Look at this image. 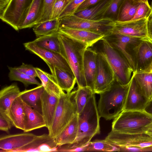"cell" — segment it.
<instances>
[{
	"label": "cell",
	"instance_id": "d4e9b609",
	"mask_svg": "<svg viewBox=\"0 0 152 152\" xmlns=\"http://www.w3.org/2000/svg\"><path fill=\"white\" fill-rule=\"evenodd\" d=\"M78 132V115L77 114L55 138L58 145L73 143L76 140Z\"/></svg>",
	"mask_w": 152,
	"mask_h": 152
},
{
	"label": "cell",
	"instance_id": "bcb514c9",
	"mask_svg": "<svg viewBox=\"0 0 152 152\" xmlns=\"http://www.w3.org/2000/svg\"><path fill=\"white\" fill-rule=\"evenodd\" d=\"M10 0H0V18L2 17Z\"/></svg>",
	"mask_w": 152,
	"mask_h": 152
},
{
	"label": "cell",
	"instance_id": "4dcf8cb0",
	"mask_svg": "<svg viewBox=\"0 0 152 152\" xmlns=\"http://www.w3.org/2000/svg\"><path fill=\"white\" fill-rule=\"evenodd\" d=\"M35 69L37 77L47 92L58 96L64 93L58 86L52 75L37 67H35Z\"/></svg>",
	"mask_w": 152,
	"mask_h": 152
},
{
	"label": "cell",
	"instance_id": "836d02e7",
	"mask_svg": "<svg viewBox=\"0 0 152 152\" xmlns=\"http://www.w3.org/2000/svg\"><path fill=\"white\" fill-rule=\"evenodd\" d=\"M94 94V91L89 87L78 88L75 97L78 114L82 111L88 99Z\"/></svg>",
	"mask_w": 152,
	"mask_h": 152
},
{
	"label": "cell",
	"instance_id": "5b68a950",
	"mask_svg": "<svg viewBox=\"0 0 152 152\" xmlns=\"http://www.w3.org/2000/svg\"><path fill=\"white\" fill-rule=\"evenodd\" d=\"M152 122V115L143 110H123L115 117L112 130L128 134L144 133V129Z\"/></svg>",
	"mask_w": 152,
	"mask_h": 152
},
{
	"label": "cell",
	"instance_id": "4316f807",
	"mask_svg": "<svg viewBox=\"0 0 152 152\" xmlns=\"http://www.w3.org/2000/svg\"><path fill=\"white\" fill-rule=\"evenodd\" d=\"M45 90L41 84L33 88L21 91L19 96L23 102L42 113L39 104H41V96Z\"/></svg>",
	"mask_w": 152,
	"mask_h": 152
},
{
	"label": "cell",
	"instance_id": "d6986e66",
	"mask_svg": "<svg viewBox=\"0 0 152 152\" xmlns=\"http://www.w3.org/2000/svg\"><path fill=\"white\" fill-rule=\"evenodd\" d=\"M59 97L47 92L45 90L41 96V113L45 122L46 127L48 130L52 124Z\"/></svg>",
	"mask_w": 152,
	"mask_h": 152
},
{
	"label": "cell",
	"instance_id": "d6a6232c",
	"mask_svg": "<svg viewBox=\"0 0 152 152\" xmlns=\"http://www.w3.org/2000/svg\"><path fill=\"white\" fill-rule=\"evenodd\" d=\"M33 28L37 37L57 32L59 29L58 18L51 19L35 25Z\"/></svg>",
	"mask_w": 152,
	"mask_h": 152
},
{
	"label": "cell",
	"instance_id": "ac0fdd59",
	"mask_svg": "<svg viewBox=\"0 0 152 152\" xmlns=\"http://www.w3.org/2000/svg\"><path fill=\"white\" fill-rule=\"evenodd\" d=\"M83 69L87 86L94 91L97 74L96 52L89 47L84 52Z\"/></svg>",
	"mask_w": 152,
	"mask_h": 152
},
{
	"label": "cell",
	"instance_id": "7bdbcfd3",
	"mask_svg": "<svg viewBox=\"0 0 152 152\" xmlns=\"http://www.w3.org/2000/svg\"><path fill=\"white\" fill-rule=\"evenodd\" d=\"M13 125L11 121L4 115L0 113V129L7 133Z\"/></svg>",
	"mask_w": 152,
	"mask_h": 152
},
{
	"label": "cell",
	"instance_id": "7c38bea8",
	"mask_svg": "<svg viewBox=\"0 0 152 152\" xmlns=\"http://www.w3.org/2000/svg\"><path fill=\"white\" fill-rule=\"evenodd\" d=\"M26 49L42 59L46 63L74 74L68 62L61 54L40 48L32 42L23 44Z\"/></svg>",
	"mask_w": 152,
	"mask_h": 152
},
{
	"label": "cell",
	"instance_id": "ba28073f",
	"mask_svg": "<svg viewBox=\"0 0 152 152\" xmlns=\"http://www.w3.org/2000/svg\"><path fill=\"white\" fill-rule=\"evenodd\" d=\"M105 139L116 146H134L143 151H152V136L145 133L128 134L111 130Z\"/></svg>",
	"mask_w": 152,
	"mask_h": 152
},
{
	"label": "cell",
	"instance_id": "74e56055",
	"mask_svg": "<svg viewBox=\"0 0 152 152\" xmlns=\"http://www.w3.org/2000/svg\"><path fill=\"white\" fill-rule=\"evenodd\" d=\"M56 0H44L42 14L37 24L51 19L53 8Z\"/></svg>",
	"mask_w": 152,
	"mask_h": 152
},
{
	"label": "cell",
	"instance_id": "3957f363",
	"mask_svg": "<svg viewBox=\"0 0 152 152\" xmlns=\"http://www.w3.org/2000/svg\"><path fill=\"white\" fill-rule=\"evenodd\" d=\"M129 84L122 85L115 80L108 89L99 94L97 109L100 117L111 120L124 110Z\"/></svg>",
	"mask_w": 152,
	"mask_h": 152
},
{
	"label": "cell",
	"instance_id": "9c48e42d",
	"mask_svg": "<svg viewBox=\"0 0 152 152\" xmlns=\"http://www.w3.org/2000/svg\"><path fill=\"white\" fill-rule=\"evenodd\" d=\"M134 65V72H149L152 64V41L148 37L130 45Z\"/></svg>",
	"mask_w": 152,
	"mask_h": 152
},
{
	"label": "cell",
	"instance_id": "603a6c76",
	"mask_svg": "<svg viewBox=\"0 0 152 152\" xmlns=\"http://www.w3.org/2000/svg\"><path fill=\"white\" fill-rule=\"evenodd\" d=\"M25 113L24 132L46 127L44 118L41 113L23 101Z\"/></svg>",
	"mask_w": 152,
	"mask_h": 152
},
{
	"label": "cell",
	"instance_id": "f907efd6",
	"mask_svg": "<svg viewBox=\"0 0 152 152\" xmlns=\"http://www.w3.org/2000/svg\"><path fill=\"white\" fill-rule=\"evenodd\" d=\"M149 72H152V64L151 66V67H150V70H149Z\"/></svg>",
	"mask_w": 152,
	"mask_h": 152
},
{
	"label": "cell",
	"instance_id": "f1b7e54d",
	"mask_svg": "<svg viewBox=\"0 0 152 152\" xmlns=\"http://www.w3.org/2000/svg\"><path fill=\"white\" fill-rule=\"evenodd\" d=\"M136 83L142 93L149 101L152 99V72H133Z\"/></svg>",
	"mask_w": 152,
	"mask_h": 152
},
{
	"label": "cell",
	"instance_id": "ffe728a7",
	"mask_svg": "<svg viewBox=\"0 0 152 152\" xmlns=\"http://www.w3.org/2000/svg\"><path fill=\"white\" fill-rule=\"evenodd\" d=\"M58 32L86 45L88 48L105 36L90 31L74 28H59Z\"/></svg>",
	"mask_w": 152,
	"mask_h": 152
},
{
	"label": "cell",
	"instance_id": "9a60e30c",
	"mask_svg": "<svg viewBox=\"0 0 152 152\" xmlns=\"http://www.w3.org/2000/svg\"><path fill=\"white\" fill-rule=\"evenodd\" d=\"M149 102L137 86L132 74L123 110H144Z\"/></svg>",
	"mask_w": 152,
	"mask_h": 152
},
{
	"label": "cell",
	"instance_id": "60d3db41",
	"mask_svg": "<svg viewBox=\"0 0 152 152\" xmlns=\"http://www.w3.org/2000/svg\"><path fill=\"white\" fill-rule=\"evenodd\" d=\"M71 0H56L53 8L51 19L59 17Z\"/></svg>",
	"mask_w": 152,
	"mask_h": 152
},
{
	"label": "cell",
	"instance_id": "5bb4252c",
	"mask_svg": "<svg viewBox=\"0 0 152 152\" xmlns=\"http://www.w3.org/2000/svg\"><path fill=\"white\" fill-rule=\"evenodd\" d=\"M58 146L55 138L44 134L37 135L30 143L11 152H57Z\"/></svg>",
	"mask_w": 152,
	"mask_h": 152
},
{
	"label": "cell",
	"instance_id": "8d00e7d4",
	"mask_svg": "<svg viewBox=\"0 0 152 152\" xmlns=\"http://www.w3.org/2000/svg\"><path fill=\"white\" fill-rule=\"evenodd\" d=\"M125 0H113L112 3L105 14L103 19L117 20L120 9Z\"/></svg>",
	"mask_w": 152,
	"mask_h": 152
},
{
	"label": "cell",
	"instance_id": "681fc988",
	"mask_svg": "<svg viewBox=\"0 0 152 152\" xmlns=\"http://www.w3.org/2000/svg\"><path fill=\"white\" fill-rule=\"evenodd\" d=\"M135 1L140 3H141V2H143L149 5L148 0H134Z\"/></svg>",
	"mask_w": 152,
	"mask_h": 152
},
{
	"label": "cell",
	"instance_id": "c3c4849f",
	"mask_svg": "<svg viewBox=\"0 0 152 152\" xmlns=\"http://www.w3.org/2000/svg\"><path fill=\"white\" fill-rule=\"evenodd\" d=\"M144 110L152 115V99L148 102Z\"/></svg>",
	"mask_w": 152,
	"mask_h": 152
},
{
	"label": "cell",
	"instance_id": "484cf974",
	"mask_svg": "<svg viewBox=\"0 0 152 152\" xmlns=\"http://www.w3.org/2000/svg\"><path fill=\"white\" fill-rule=\"evenodd\" d=\"M9 116L13 126L23 131L25 113L23 102L19 96L12 102L10 110Z\"/></svg>",
	"mask_w": 152,
	"mask_h": 152
},
{
	"label": "cell",
	"instance_id": "30bf717a",
	"mask_svg": "<svg viewBox=\"0 0 152 152\" xmlns=\"http://www.w3.org/2000/svg\"><path fill=\"white\" fill-rule=\"evenodd\" d=\"M33 0H10L1 19L16 31L24 22Z\"/></svg>",
	"mask_w": 152,
	"mask_h": 152
},
{
	"label": "cell",
	"instance_id": "d590c367",
	"mask_svg": "<svg viewBox=\"0 0 152 152\" xmlns=\"http://www.w3.org/2000/svg\"><path fill=\"white\" fill-rule=\"evenodd\" d=\"M118 148L105 139L90 141L87 145V151H118Z\"/></svg>",
	"mask_w": 152,
	"mask_h": 152
},
{
	"label": "cell",
	"instance_id": "8fae6325",
	"mask_svg": "<svg viewBox=\"0 0 152 152\" xmlns=\"http://www.w3.org/2000/svg\"><path fill=\"white\" fill-rule=\"evenodd\" d=\"M96 52L97 74L94 92L99 94L110 87L115 78L114 72L105 56Z\"/></svg>",
	"mask_w": 152,
	"mask_h": 152
},
{
	"label": "cell",
	"instance_id": "e575fe53",
	"mask_svg": "<svg viewBox=\"0 0 152 152\" xmlns=\"http://www.w3.org/2000/svg\"><path fill=\"white\" fill-rule=\"evenodd\" d=\"M10 72L9 77L11 81H19L27 87L30 85L35 84L37 86L41 84L36 78L30 77L17 70L15 67H9Z\"/></svg>",
	"mask_w": 152,
	"mask_h": 152
},
{
	"label": "cell",
	"instance_id": "7402d4cb",
	"mask_svg": "<svg viewBox=\"0 0 152 152\" xmlns=\"http://www.w3.org/2000/svg\"><path fill=\"white\" fill-rule=\"evenodd\" d=\"M56 81L60 88L66 93H70L77 82L74 75L52 65L47 64Z\"/></svg>",
	"mask_w": 152,
	"mask_h": 152
},
{
	"label": "cell",
	"instance_id": "7a4b0ae2",
	"mask_svg": "<svg viewBox=\"0 0 152 152\" xmlns=\"http://www.w3.org/2000/svg\"><path fill=\"white\" fill-rule=\"evenodd\" d=\"M61 54L68 62L76 78L78 88L87 86L83 69L86 44L58 32Z\"/></svg>",
	"mask_w": 152,
	"mask_h": 152
},
{
	"label": "cell",
	"instance_id": "cb8c5ba5",
	"mask_svg": "<svg viewBox=\"0 0 152 152\" xmlns=\"http://www.w3.org/2000/svg\"><path fill=\"white\" fill-rule=\"evenodd\" d=\"M113 0H102L93 7L75 13L78 17L93 20L99 21L104 17Z\"/></svg>",
	"mask_w": 152,
	"mask_h": 152
},
{
	"label": "cell",
	"instance_id": "6da1fadb",
	"mask_svg": "<svg viewBox=\"0 0 152 152\" xmlns=\"http://www.w3.org/2000/svg\"><path fill=\"white\" fill-rule=\"evenodd\" d=\"M78 115V132L72 144L58 145L57 152H73L74 149L87 145L96 135L100 133V117L95 94L88 99Z\"/></svg>",
	"mask_w": 152,
	"mask_h": 152
},
{
	"label": "cell",
	"instance_id": "f546056e",
	"mask_svg": "<svg viewBox=\"0 0 152 152\" xmlns=\"http://www.w3.org/2000/svg\"><path fill=\"white\" fill-rule=\"evenodd\" d=\"M58 31L37 38L32 42L42 48L61 54Z\"/></svg>",
	"mask_w": 152,
	"mask_h": 152
},
{
	"label": "cell",
	"instance_id": "52a82bcc",
	"mask_svg": "<svg viewBox=\"0 0 152 152\" xmlns=\"http://www.w3.org/2000/svg\"><path fill=\"white\" fill-rule=\"evenodd\" d=\"M58 19L59 28L83 30L105 36L112 33L114 24V21L110 20L103 19L99 21L81 18L75 15L65 16Z\"/></svg>",
	"mask_w": 152,
	"mask_h": 152
},
{
	"label": "cell",
	"instance_id": "44dd1931",
	"mask_svg": "<svg viewBox=\"0 0 152 152\" xmlns=\"http://www.w3.org/2000/svg\"><path fill=\"white\" fill-rule=\"evenodd\" d=\"M20 92L18 85L15 83L6 86L0 91V113L10 121L9 116L10 107L14 101L19 96Z\"/></svg>",
	"mask_w": 152,
	"mask_h": 152
},
{
	"label": "cell",
	"instance_id": "ab89813d",
	"mask_svg": "<svg viewBox=\"0 0 152 152\" xmlns=\"http://www.w3.org/2000/svg\"><path fill=\"white\" fill-rule=\"evenodd\" d=\"M85 0H71L60 15L58 18L74 15L79 7Z\"/></svg>",
	"mask_w": 152,
	"mask_h": 152
},
{
	"label": "cell",
	"instance_id": "4fadbf2b",
	"mask_svg": "<svg viewBox=\"0 0 152 152\" xmlns=\"http://www.w3.org/2000/svg\"><path fill=\"white\" fill-rule=\"evenodd\" d=\"M147 18L125 22L115 21L112 33L141 39L148 37Z\"/></svg>",
	"mask_w": 152,
	"mask_h": 152
},
{
	"label": "cell",
	"instance_id": "277c9868",
	"mask_svg": "<svg viewBox=\"0 0 152 152\" xmlns=\"http://www.w3.org/2000/svg\"><path fill=\"white\" fill-rule=\"evenodd\" d=\"M89 48L105 56L114 72L116 81L122 85L129 83L133 69L124 56L105 39L102 38Z\"/></svg>",
	"mask_w": 152,
	"mask_h": 152
},
{
	"label": "cell",
	"instance_id": "83f0119b",
	"mask_svg": "<svg viewBox=\"0 0 152 152\" xmlns=\"http://www.w3.org/2000/svg\"><path fill=\"white\" fill-rule=\"evenodd\" d=\"M44 0H33L26 18L19 29L33 27L37 24L42 13Z\"/></svg>",
	"mask_w": 152,
	"mask_h": 152
},
{
	"label": "cell",
	"instance_id": "7dc6e473",
	"mask_svg": "<svg viewBox=\"0 0 152 152\" xmlns=\"http://www.w3.org/2000/svg\"><path fill=\"white\" fill-rule=\"evenodd\" d=\"M144 133L152 136V122L144 128Z\"/></svg>",
	"mask_w": 152,
	"mask_h": 152
},
{
	"label": "cell",
	"instance_id": "f6af8a7d",
	"mask_svg": "<svg viewBox=\"0 0 152 152\" xmlns=\"http://www.w3.org/2000/svg\"><path fill=\"white\" fill-rule=\"evenodd\" d=\"M151 13L147 19V30L148 38L152 41V6Z\"/></svg>",
	"mask_w": 152,
	"mask_h": 152
},
{
	"label": "cell",
	"instance_id": "ee69618b",
	"mask_svg": "<svg viewBox=\"0 0 152 152\" xmlns=\"http://www.w3.org/2000/svg\"><path fill=\"white\" fill-rule=\"evenodd\" d=\"M101 0H85L77 8L75 13L91 7Z\"/></svg>",
	"mask_w": 152,
	"mask_h": 152
},
{
	"label": "cell",
	"instance_id": "e0dca14e",
	"mask_svg": "<svg viewBox=\"0 0 152 152\" xmlns=\"http://www.w3.org/2000/svg\"><path fill=\"white\" fill-rule=\"evenodd\" d=\"M37 135L28 132L2 136L0 138V151L11 152L26 145Z\"/></svg>",
	"mask_w": 152,
	"mask_h": 152
},
{
	"label": "cell",
	"instance_id": "b9f144b4",
	"mask_svg": "<svg viewBox=\"0 0 152 152\" xmlns=\"http://www.w3.org/2000/svg\"><path fill=\"white\" fill-rule=\"evenodd\" d=\"M15 68L18 71L30 77L35 78L37 77L35 67L31 65L25 64L23 63L20 66Z\"/></svg>",
	"mask_w": 152,
	"mask_h": 152
},
{
	"label": "cell",
	"instance_id": "8992f818",
	"mask_svg": "<svg viewBox=\"0 0 152 152\" xmlns=\"http://www.w3.org/2000/svg\"><path fill=\"white\" fill-rule=\"evenodd\" d=\"M77 90L64 93L59 97L48 134L56 138L77 114L75 101Z\"/></svg>",
	"mask_w": 152,
	"mask_h": 152
},
{
	"label": "cell",
	"instance_id": "1f68e13d",
	"mask_svg": "<svg viewBox=\"0 0 152 152\" xmlns=\"http://www.w3.org/2000/svg\"><path fill=\"white\" fill-rule=\"evenodd\" d=\"M141 3L134 0H125L120 9L117 21L125 22L131 21Z\"/></svg>",
	"mask_w": 152,
	"mask_h": 152
},
{
	"label": "cell",
	"instance_id": "f35d334b",
	"mask_svg": "<svg viewBox=\"0 0 152 152\" xmlns=\"http://www.w3.org/2000/svg\"><path fill=\"white\" fill-rule=\"evenodd\" d=\"M151 7L150 5L141 2L138 6L135 15L131 20L147 18L151 13Z\"/></svg>",
	"mask_w": 152,
	"mask_h": 152
},
{
	"label": "cell",
	"instance_id": "2e32d148",
	"mask_svg": "<svg viewBox=\"0 0 152 152\" xmlns=\"http://www.w3.org/2000/svg\"><path fill=\"white\" fill-rule=\"evenodd\" d=\"M113 48L117 50L125 58L132 67L134 69V65L131 55L127 49L129 46L135 44L141 39L117 34H111L103 38Z\"/></svg>",
	"mask_w": 152,
	"mask_h": 152
}]
</instances>
